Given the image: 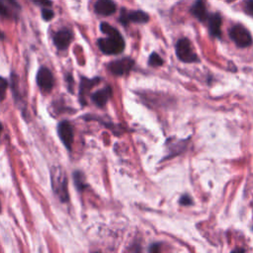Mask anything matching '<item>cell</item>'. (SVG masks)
Returning a JSON list of instances; mask_svg holds the SVG:
<instances>
[{
	"label": "cell",
	"mask_w": 253,
	"mask_h": 253,
	"mask_svg": "<svg viewBox=\"0 0 253 253\" xmlns=\"http://www.w3.org/2000/svg\"><path fill=\"white\" fill-rule=\"evenodd\" d=\"M100 82V78H85L82 77L81 82H80V87H79V101L82 106L86 105V96L88 95L89 91L92 89V87L96 84Z\"/></svg>",
	"instance_id": "obj_9"
},
{
	"label": "cell",
	"mask_w": 253,
	"mask_h": 253,
	"mask_svg": "<svg viewBox=\"0 0 253 253\" xmlns=\"http://www.w3.org/2000/svg\"><path fill=\"white\" fill-rule=\"evenodd\" d=\"M0 15L3 17H9L10 16V11L6 7V5L0 0Z\"/></svg>",
	"instance_id": "obj_20"
},
{
	"label": "cell",
	"mask_w": 253,
	"mask_h": 253,
	"mask_svg": "<svg viewBox=\"0 0 253 253\" xmlns=\"http://www.w3.org/2000/svg\"><path fill=\"white\" fill-rule=\"evenodd\" d=\"M7 88H8V81L3 77H0V103L4 100Z\"/></svg>",
	"instance_id": "obj_17"
},
{
	"label": "cell",
	"mask_w": 253,
	"mask_h": 253,
	"mask_svg": "<svg viewBox=\"0 0 253 253\" xmlns=\"http://www.w3.org/2000/svg\"><path fill=\"white\" fill-rule=\"evenodd\" d=\"M149 251L150 252H158L159 251V245L158 244H152L149 247Z\"/></svg>",
	"instance_id": "obj_24"
},
{
	"label": "cell",
	"mask_w": 253,
	"mask_h": 253,
	"mask_svg": "<svg viewBox=\"0 0 253 253\" xmlns=\"http://www.w3.org/2000/svg\"><path fill=\"white\" fill-rule=\"evenodd\" d=\"M135 61L131 57H123L114 61H111L108 64V69L110 72L117 76H122L128 74L134 67Z\"/></svg>",
	"instance_id": "obj_6"
},
{
	"label": "cell",
	"mask_w": 253,
	"mask_h": 253,
	"mask_svg": "<svg viewBox=\"0 0 253 253\" xmlns=\"http://www.w3.org/2000/svg\"><path fill=\"white\" fill-rule=\"evenodd\" d=\"M37 83L40 89L44 92H50L54 88L55 85V78L52 71L46 67H40L37 73Z\"/></svg>",
	"instance_id": "obj_7"
},
{
	"label": "cell",
	"mask_w": 253,
	"mask_h": 253,
	"mask_svg": "<svg viewBox=\"0 0 253 253\" xmlns=\"http://www.w3.org/2000/svg\"><path fill=\"white\" fill-rule=\"evenodd\" d=\"M112 94H113L112 88L110 86H106L103 89H100V90L94 92L91 95V100L96 106L104 107L106 105V103L109 101V99L111 98Z\"/></svg>",
	"instance_id": "obj_14"
},
{
	"label": "cell",
	"mask_w": 253,
	"mask_h": 253,
	"mask_svg": "<svg viewBox=\"0 0 253 253\" xmlns=\"http://www.w3.org/2000/svg\"><path fill=\"white\" fill-rule=\"evenodd\" d=\"M52 185L55 194L62 203H66L69 200V194L67 190V178L60 168L55 167V172H52Z\"/></svg>",
	"instance_id": "obj_2"
},
{
	"label": "cell",
	"mask_w": 253,
	"mask_h": 253,
	"mask_svg": "<svg viewBox=\"0 0 253 253\" xmlns=\"http://www.w3.org/2000/svg\"><path fill=\"white\" fill-rule=\"evenodd\" d=\"M190 12L201 22H206L210 16L206 5V0H196L190 9Z\"/></svg>",
	"instance_id": "obj_12"
},
{
	"label": "cell",
	"mask_w": 253,
	"mask_h": 253,
	"mask_svg": "<svg viewBox=\"0 0 253 253\" xmlns=\"http://www.w3.org/2000/svg\"><path fill=\"white\" fill-rule=\"evenodd\" d=\"M0 212H1V204H0Z\"/></svg>",
	"instance_id": "obj_27"
},
{
	"label": "cell",
	"mask_w": 253,
	"mask_h": 253,
	"mask_svg": "<svg viewBox=\"0 0 253 253\" xmlns=\"http://www.w3.org/2000/svg\"><path fill=\"white\" fill-rule=\"evenodd\" d=\"M100 30L107 37L98 40V47L105 55H119L124 52L126 44L121 33L108 23H101Z\"/></svg>",
	"instance_id": "obj_1"
},
{
	"label": "cell",
	"mask_w": 253,
	"mask_h": 253,
	"mask_svg": "<svg viewBox=\"0 0 253 253\" xmlns=\"http://www.w3.org/2000/svg\"><path fill=\"white\" fill-rule=\"evenodd\" d=\"M119 21L124 26H127L129 23L144 24L149 21V16L142 10H127L124 8L121 11Z\"/></svg>",
	"instance_id": "obj_5"
},
{
	"label": "cell",
	"mask_w": 253,
	"mask_h": 253,
	"mask_svg": "<svg viewBox=\"0 0 253 253\" xmlns=\"http://www.w3.org/2000/svg\"><path fill=\"white\" fill-rule=\"evenodd\" d=\"M117 6L113 0H98L95 3L94 10L101 16H110L116 12Z\"/></svg>",
	"instance_id": "obj_11"
},
{
	"label": "cell",
	"mask_w": 253,
	"mask_h": 253,
	"mask_svg": "<svg viewBox=\"0 0 253 253\" xmlns=\"http://www.w3.org/2000/svg\"><path fill=\"white\" fill-rule=\"evenodd\" d=\"M176 55L177 57L183 62L192 63L199 61V57L194 52L191 42L187 38H182L178 40L176 44Z\"/></svg>",
	"instance_id": "obj_3"
},
{
	"label": "cell",
	"mask_w": 253,
	"mask_h": 253,
	"mask_svg": "<svg viewBox=\"0 0 253 253\" xmlns=\"http://www.w3.org/2000/svg\"><path fill=\"white\" fill-rule=\"evenodd\" d=\"M179 203L183 206H190L193 204V200L189 195H183L179 201Z\"/></svg>",
	"instance_id": "obj_21"
},
{
	"label": "cell",
	"mask_w": 253,
	"mask_h": 253,
	"mask_svg": "<svg viewBox=\"0 0 253 253\" xmlns=\"http://www.w3.org/2000/svg\"><path fill=\"white\" fill-rule=\"evenodd\" d=\"M73 180H74V185L76 186L78 191H83L87 187V184L85 183V176L81 171H74L73 172Z\"/></svg>",
	"instance_id": "obj_15"
},
{
	"label": "cell",
	"mask_w": 253,
	"mask_h": 253,
	"mask_svg": "<svg viewBox=\"0 0 253 253\" xmlns=\"http://www.w3.org/2000/svg\"><path fill=\"white\" fill-rule=\"evenodd\" d=\"M57 134L58 137L61 141V142L63 143V145L70 150L72 147V143H73V128L71 126V124L68 121H62L58 124L57 127Z\"/></svg>",
	"instance_id": "obj_8"
},
{
	"label": "cell",
	"mask_w": 253,
	"mask_h": 253,
	"mask_svg": "<svg viewBox=\"0 0 253 253\" xmlns=\"http://www.w3.org/2000/svg\"><path fill=\"white\" fill-rule=\"evenodd\" d=\"M2 131H3V127H2V124H1V123H0V135H1Z\"/></svg>",
	"instance_id": "obj_26"
},
{
	"label": "cell",
	"mask_w": 253,
	"mask_h": 253,
	"mask_svg": "<svg viewBox=\"0 0 253 253\" xmlns=\"http://www.w3.org/2000/svg\"><path fill=\"white\" fill-rule=\"evenodd\" d=\"M6 2H8V4L14 6V7H18V3L16 0H6Z\"/></svg>",
	"instance_id": "obj_25"
},
{
	"label": "cell",
	"mask_w": 253,
	"mask_h": 253,
	"mask_svg": "<svg viewBox=\"0 0 253 253\" xmlns=\"http://www.w3.org/2000/svg\"><path fill=\"white\" fill-rule=\"evenodd\" d=\"M148 64L153 67H158L163 64V59L159 56L158 54L152 53L148 58Z\"/></svg>",
	"instance_id": "obj_16"
},
{
	"label": "cell",
	"mask_w": 253,
	"mask_h": 253,
	"mask_svg": "<svg viewBox=\"0 0 253 253\" xmlns=\"http://www.w3.org/2000/svg\"><path fill=\"white\" fill-rule=\"evenodd\" d=\"M244 10L247 14L253 16V0H246L244 4Z\"/></svg>",
	"instance_id": "obj_19"
},
{
	"label": "cell",
	"mask_w": 253,
	"mask_h": 253,
	"mask_svg": "<svg viewBox=\"0 0 253 253\" xmlns=\"http://www.w3.org/2000/svg\"><path fill=\"white\" fill-rule=\"evenodd\" d=\"M66 82L68 83V90H69V91H72L74 80H73V77H72L71 74H67V75H66Z\"/></svg>",
	"instance_id": "obj_22"
},
{
	"label": "cell",
	"mask_w": 253,
	"mask_h": 253,
	"mask_svg": "<svg viewBox=\"0 0 253 253\" xmlns=\"http://www.w3.org/2000/svg\"><path fill=\"white\" fill-rule=\"evenodd\" d=\"M34 1L38 4H41V5H45V6H51L52 5V2L51 0H34Z\"/></svg>",
	"instance_id": "obj_23"
},
{
	"label": "cell",
	"mask_w": 253,
	"mask_h": 253,
	"mask_svg": "<svg viewBox=\"0 0 253 253\" xmlns=\"http://www.w3.org/2000/svg\"><path fill=\"white\" fill-rule=\"evenodd\" d=\"M229 37L239 48H247L252 44V37L249 31L242 25L236 24L229 30Z\"/></svg>",
	"instance_id": "obj_4"
},
{
	"label": "cell",
	"mask_w": 253,
	"mask_h": 253,
	"mask_svg": "<svg viewBox=\"0 0 253 253\" xmlns=\"http://www.w3.org/2000/svg\"><path fill=\"white\" fill-rule=\"evenodd\" d=\"M207 21L209 23V32H210L211 36L215 37V38H221L222 37V24H223L221 15L219 13L210 14Z\"/></svg>",
	"instance_id": "obj_13"
},
{
	"label": "cell",
	"mask_w": 253,
	"mask_h": 253,
	"mask_svg": "<svg viewBox=\"0 0 253 253\" xmlns=\"http://www.w3.org/2000/svg\"><path fill=\"white\" fill-rule=\"evenodd\" d=\"M72 40V33L69 29H61L54 36V43L58 50H65Z\"/></svg>",
	"instance_id": "obj_10"
},
{
	"label": "cell",
	"mask_w": 253,
	"mask_h": 253,
	"mask_svg": "<svg viewBox=\"0 0 253 253\" xmlns=\"http://www.w3.org/2000/svg\"><path fill=\"white\" fill-rule=\"evenodd\" d=\"M42 16H43V18H44L46 21H50V20H52V19L54 18L55 13H54L53 10L48 9V8H45V9H43V11H42Z\"/></svg>",
	"instance_id": "obj_18"
},
{
	"label": "cell",
	"mask_w": 253,
	"mask_h": 253,
	"mask_svg": "<svg viewBox=\"0 0 253 253\" xmlns=\"http://www.w3.org/2000/svg\"><path fill=\"white\" fill-rule=\"evenodd\" d=\"M227 1H228V2H231V1H233V0H227Z\"/></svg>",
	"instance_id": "obj_28"
}]
</instances>
